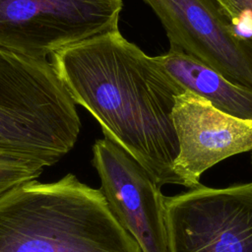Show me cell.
<instances>
[{"label": "cell", "instance_id": "6da1fadb", "mask_svg": "<svg viewBox=\"0 0 252 252\" xmlns=\"http://www.w3.org/2000/svg\"><path fill=\"white\" fill-rule=\"evenodd\" d=\"M50 63L104 138L131 155L160 187L183 185L174 172L179 146L172 110L185 90L156 57L116 30L53 53Z\"/></svg>", "mask_w": 252, "mask_h": 252}, {"label": "cell", "instance_id": "7a4b0ae2", "mask_svg": "<svg viewBox=\"0 0 252 252\" xmlns=\"http://www.w3.org/2000/svg\"><path fill=\"white\" fill-rule=\"evenodd\" d=\"M0 252H141L102 193L74 174L0 198Z\"/></svg>", "mask_w": 252, "mask_h": 252}, {"label": "cell", "instance_id": "3957f363", "mask_svg": "<svg viewBox=\"0 0 252 252\" xmlns=\"http://www.w3.org/2000/svg\"><path fill=\"white\" fill-rule=\"evenodd\" d=\"M76 103L48 61L0 48V157L50 166L75 146Z\"/></svg>", "mask_w": 252, "mask_h": 252}, {"label": "cell", "instance_id": "277c9868", "mask_svg": "<svg viewBox=\"0 0 252 252\" xmlns=\"http://www.w3.org/2000/svg\"><path fill=\"white\" fill-rule=\"evenodd\" d=\"M122 0H0V48L35 60L118 30Z\"/></svg>", "mask_w": 252, "mask_h": 252}, {"label": "cell", "instance_id": "5b68a950", "mask_svg": "<svg viewBox=\"0 0 252 252\" xmlns=\"http://www.w3.org/2000/svg\"><path fill=\"white\" fill-rule=\"evenodd\" d=\"M169 252H252V182L164 196Z\"/></svg>", "mask_w": 252, "mask_h": 252}, {"label": "cell", "instance_id": "8992f818", "mask_svg": "<svg viewBox=\"0 0 252 252\" xmlns=\"http://www.w3.org/2000/svg\"><path fill=\"white\" fill-rule=\"evenodd\" d=\"M161 22L170 47L252 90V44L240 38L216 0H144Z\"/></svg>", "mask_w": 252, "mask_h": 252}, {"label": "cell", "instance_id": "52a82bcc", "mask_svg": "<svg viewBox=\"0 0 252 252\" xmlns=\"http://www.w3.org/2000/svg\"><path fill=\"white\" fill-rule=\"evenodd\" d=\"M93 165L112 215L141 252H169L164 196L153 176L107 138L94 144Z\"/></svg>", "mask_w": 252, "mask_h": 252}, {"label": "cell", "instance_id": "ba28073f", "mask_svg": "<svg viewBox=\"0 0 252 252\" xmlns=\"http://www.w3.org/2000/svg\"><path fill=\"white\" fill-rule=\"evenodd\" d=\"M172 121L179 146L174 172L189 189L215 164L252 151L251 121L225 114L191 92L177 96Z\"/></svg>", "mask_w": 252, "mask_h": 252}, {"label": "cell", "instance_id": "9c48e42d", "mask_svg": "<svg viewBox=\"0 0 252 252\" xmlns=\"http://www.w3.org/2000/svg\"><path fill=\"white\" fill-rule=\"evenodd\" d=\"M156 59L185 91L205 98L225 114L252 122V90L232 84L174 47Z\"/></svg>", "mask_w": 252, "mask_h": 252}, {"label": "cell", "instance_id": "30bf717a", "mask_svg": "<svg viewBox=\"0 0 252 252\" xmlns=\"http://www.w3.org/2000/svg\"><path fill=\"white\" fill-rule=\"evenodd\" d=\"M43 167L28 161L0 157V198L25 183L36 180Z\"/></svg>", "mask_w": 252, "mask_h": 252}, {"label": "cell", "instance_id": "8fae6325", "mask_svg": "<svg viewBox=\"0 0 252 252\" xmlns=\"http://www.w3.org/2000/svg\"><path fill=\"white\" fill-rule=\"evenodd\" d=\"M234 32L252 44V0H216Z\"/></svg>", "mask_w": 252, "mask_h": 252}, {"label": "cell", "instance_id": "7c38bea8", "mask_svg": "<svg viewBox=\"0 0 252 252\" xmlns=\"http://www.w3.org/2000/svg\"><path fill=\"white\" fill-rule=\"evenodd\" d=\"M251 163H252V154H251Z\"/></svg>", "mask_w": 252, "mask_h": 252}]
</instances>
